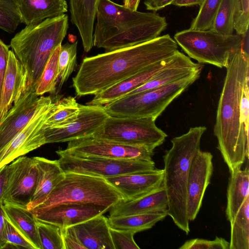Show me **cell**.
<instances>
[{"mask_svg": "<svg viewBox=\"0 0 249 249\" xmlns=\"http://www.w3.org/2000/svg\"><path fill=\"white\" fill-rule=\"evenodd\" d=\"M213 132L217 148L230 174L241 169L249 158V55L244 47L226 68Z\"/></svg>", "mask_w": 249, "mask_h": 249, "instance_id": "obj_1", "label": "cell"}, {"mask_svg": "<svg viewBox=\"0 0 249 249\" xmlns=\"http://www.w3.org/2000/svg\"><path fill=\"white\" fill-rule=\"evenodd\" d=\"M212 160L210 152L200 150L191 162L187 180V212L189 221L196 219L202 205L213 172Z\"/></svg>", "mask_w": 249, "mask_h": 249, "instance_id": "obj_16", "label": "cell"}, {"mask_svg": "<svg viewBox=\"0 0 249 249\" xmlns=\"http://www.w3.org/2000/svg\"><path fill=\"white\" fill-rule=\"evenodd\" d=\"M178 44L169 35L83 59L72 78L76 96L95 95L147 67L170 58Z\"/></svg>", "mask_w": 249, "mask_h": 249, "instance_id": "obj_2", "label": "cell"}, {"mask_svg": "<svg viewBox=\"0 0 249 249\" xmlns=\"http://www.w3.org/2000/svg\"><path fill=\"white\" fill-rule=\"evenodd\" d=\"M230 244L224 238L216 237L209 240L196 238L186 241L179 249H229Z\"/></svg>", "mask_w": 249, "mask_h": 249, "instance_id": "obj_40", "label": "cell"}, {"mask_svg": "<svg viewBox=\"0 0 249 249\" xmlns=\"http://www.w3.org/2000/svg\"><path fill=\"white\" fill-rule=\"evenodd\" d=\"M79 104L69 96L56 101L55 107L43 126V129L63 127L74 121L79 113Z\"/></svg>", "mask_w": 249, "mask_h": 249, "instance_id": "obj_31", "label": "cell"}, {"mask_svg": "<svg viewBox=\"0 0 249 249\" xmlns=\"http://www.w3.org/2000/svg\"><path fill=\"white\" fill-rule=\"evenodd\" d=\"M121 199L122 195L104 178L69 172L46 199L31 211L66 203H91L110 208Z\"/></svg>", "mask_w": 249, "mask_h": 249, "instance_id": "obj_7", "label": "cell"}, {"mask_svg": "<svg viewBox=\"0 0 249 249\" xmlns=\"http://www.w3.org/2000/svg\"><path fill=\"white\" fill-rule=\"evenodd\" d=\"M9 46L0 39V104L4 79L7 70Z\"/></svg>", "mask_w": 249, "mask_h": 249, "instance_id": "obj_42", "label": "cell"}, {"mask_svg": "<svg viewBox=\"0 0 249 249\" xmlns=\"http://www.w3.org/2000/svg\"><path fill=\"white\" fill-rule=\"evenodd\" d=\"M230 223L229 249H249V197Z\"/></svg>", "mask_w": 249, "mask_h": 249, "instance_id": "obj_30", "label": "cell"}, {"mask_svg": "<svg viewBox=\"0 0 249 249\" xmlns=\"http://www.w3.org/2000/svg\"><path fill=\"white\" fill-rule=\"evenodd\" d=\"M10 173V166H3L0 169V203H2L3 197L7 189Z\"/></svg>", "mask_w": 249, "mask_h": 249, "instance_id": "obj_44", "label": "cell"}, {"mask_svg": "<svg viewBox=\"0 0 249 249\" xmlns=\"http://www.w3.org/2000/svg\"><path fill=\"white\" fill-rule=\"evenodd\" d=\"M234 29L242 35L249 31V0H237Z\"/></svg>", "mask_w": 249, "mask_h": 249, "instance_id": "obj_41", "label": "cell"}, {"mask_svg": "<svg viewBox=\"0 0 249 249\" xmlns=\"http://www.w3.org/2000/svg\"><path fill=\"white\" fill-rule=\"evenodd\" d=\"M151 118H118L109 116L94 136L152 150L161 145L167 134Z\"/></svg>", "mask_w": 249, "mask_h": 249, "instance_id": "obj_9", "label": "cell"}, {"mask_svg": "<svg viewBox=\"0 0 249 249\" xmlns=\"http://www.w3.org/2000/svg\"><path fill=\"white\" fill-rule=\"evenodd\" d=\"M36 226L42 249H64L60 228L38 219Z\"/></svg>", "mask_w": 249, "mask_h": 249, "instance_id": "obj_35", "label": "cell"}, {"mask_svg": "<svg viewBox=\"0 0 249 249\" xmlns=\"http://www.w3.org/2000/svg\"><path fill=\"white\" fill-rule=\"evenodd\" d=\"M202 68L173 83L124 96L104 105L105 109L110 116L156 120L174 99L199 78Z\"/></svg>", "mask_w": 249, "mask_h": 249, "instance_id": "obj_6", "label": "cell"}, {"mask_svg": "<svg viewBox=\"0 0 249 249\" xmlns=\"http://www.w3.org/2000/svg\"><path fill=\"white\" fill-rule=\"evenodd\" d=\"M8 219L33 244L36 249H42L38 234L36 221L33 213L22 207L4 203Z\"/></svg>", "mask_w": 249, "mask_h": 249, "instance_id": "obj_28", "label": "cell"}, {"mask_svg": "<svg viewBox=\"0 0 249 249\" xmlns=\"http://www.w3.org/2000/svg\"><path fill=\"white\" fill-rule=\"evenodd\" d=\"M168 203L166 191L161 185L138 198L119 200L110 208L109 217L166 212Z\"/></svg>", "mask_w": 249, "mask_h": 249, "instance_id": "obj_21", "label": "cell"}, {"mask_svg": "<svg viewBox=\"0 0 249 249\" xmlns=\"http://www.w3.org/2000/svg\"><path fill=\"white\" fill-rule=\"evenodd\" d=\"M7 215L2 203H0V249L5 244L3 239V233L5 229Z\"/></svg>", "mask_w": 249, "mask_h": 249, "instance_id": "obj_46", "label": "cell"}, {"mask_svg": "<svg viewBox=\"0 0 249 249\" xmlns=\"http://www.w3.org/2000/svg\"><path fill=\"white\" fill-rule=\"evenodd\" d=\"M109 209V207L91 203H66L32 212L37 219L63 229L103 214Z\"/></svg>", "mask_w": 249, "mask_h": 249, "instance_id": "obj_17", "label": "cell"}, {"mask_svg": "<svg viewBox=\"0 0 249 249\" xmlns=\"http://www.w3.org/2000/svg\"><path fill=\"white\" fill-rule=\"evenodd\" d=\"M249 197V170L238 169L231 174L227 187L226 215L231 222L246 199Z\"/></svg>", "mask_w": 249, "mask_h": 249, "instance_id": "obj_27", "label": "cell"}, {"mask_svg": "<svg viewBox=\"0 0 249 249\" xmlns=\"http://www.w3.org/2000/svg\"><path fill=\"white\" fill-rule=\"evenodd\" d=\"M79 108L77 118L67 126L43 129L46 144L93 136L101 129L109 116L104 106L79 104Z\"/></svg>", "mask_w": 249, "mask_h": 249, "instance_id": "obj_13", "label": "cell"}, {"mask_svg": "<svg viewBox=\"0 0 249 249\" xmlns=\"http://www.w3.org/2000/svg\"><path fill=\"white\" fill-rule=\"evenodd\" d=\"M202 68L201 63L194 62L189 57L177 50L166 65L148 81L126 95L173 83Z\"/></svg>", "mask_w": 249, "mask_h": 249, "instance_id": "obj_19", "label": "cell"}, {"mask_svg": "<svg viewBox=\"0 0 249 249\" xmlns=\"http://www.w3.org/2000/svg\"><path fill=\"white\" fill-rule=\"evenodd\" d=\"M56 103L50 96H40L39 105L31 120L0 151V169L46 144L42 127L53 111Z\"/></svg>", "mask_w": 249, "mask_h": 249, "instance_id": "obj_11", "label": "cell"}, {"mask_svg": "<svg viewBox=\"0 0 249 249\" xmlns=\"http://www.w3.org/2000/svg\"><path fill=\"white\" fill-rule=\"evenodd\" d=\"M63 153L81 157L152 160L154 150L144 146L129 145L94 136L68 142Z\"/></svg>", "mask_w": 249, "mask_h": 249, "instance_id": "obj_12", "label": "cell"}, {"mask_svg": "<svg viewBox=\"0 0 249 249\" xmlns=\"http://www.w3.org/2000/svg\"><path fill=\"white\" fill-rule=\"evenodd\" d=\"M175 0H144V4L147 10L157 11L172 4Z\"/></svg>", "mask_w": 249, "mask_h": 249, "instance_id": "obj_45", "label": "cell"}, {"mask_svg": "<svg viewBox=\"0 0 249 249\" xmlns=\"http://www.w3.org/2000/svg\"><path fill=\"white\" fill-rule=\"evenodd\" d=\"M221 0H204L198 12L191 23L190 29L210 30L213 26Z\"/></svg>", "mask_w": 249, "mask_h": 249, "instance_id": "obj_36", "label": "cell"}, {"mask_svg": "<svg viewBox=\"0 0 249 249\" xmlns=\"http://www.w3.org/2000/svg\"><path fill=\"white\" fill-rule=\"evenodd\" d=\"M170 58L155 63L94 95L93 98L86 104L104 106L125 96L148 81L166 65Z\"/></svg>", "mask_w": 249, "mask_h": 249, "instance_id": "obj_22", "label": "cell"}, {"mask_svg": "<svg viewBox=\"0 0 249 249\" xmlns=\"http://www.w3.org/2000/svg\"><path fill=\"white\" fill-rule=\"evenodd\" d=\"M36 90V87L27 86L0 122V151L22 130L36 111L40 97Z\"/></svg>", "mask_w": 249, "mask_h": 249, "instance_id": "obj_15", "label": "cell"}, {"mask_svg": "<svg viewBox=\"0 0 249 249\" xmlns=\"http://www.w3.org/2000/svg\"><path fill=\"white\" fill-rule=\"evenodd\" d=\"M21 23L17 0H0V29L12 33Z\"/></svg>", "mask_w": 249, "mask_h": 249, "instance_id": "obj_37", "label": "cell"}, {"mask_svg": "<svg viewBox=\"0 0 249 249\" xmlns=\"http://www.w3.org/2000/svg\"><path fill=\"white\" fill-rule=\"evenodd\" d=\"M57 161L65 173L73 172L106 178L126 174L151 171L153 160L114 159L103 157H81L56 151Z\"/></svg>", "mask_w": 249, "mask_h": 249, "instance_id": "obj_10", "label": "cell"}, {"mask_svg": "<svg viewBox=\"0 0 249 249\" xmlns=\"http://www.w3.org/2000/svg\"><path fill=\"white\" fill-rule=\"evenodd\" d=\"M68 19L63 14L26 25L11 39L10 46L26 70L27 86L36 88L49 59L67 34Z\"/></svg>", "mask_w": 249, "mask_h": 249, "instance_id": "obj_5", "label": "cell"}, {"mask_svg": "<svg viewBox=\"0 0 249 249\" xmlns=\"http://www.w3.org/2000/svg\"><path fill=\"white\" fill-rule=\"evenodd\" d=\"M9 166V177L2 203L27 208L38 180L35 157H19Z\"/></svg>", "mask_w": 249, "mask_h": 249, "instance_id": "obj_14", "label": "cell"}, {"mask_svg": "<svg viewBox=\"0 0 249 249\" xmlns=\"http://www.w3.org/2000/svg\"><path fill=\"white\" fill-rule=\"evenodd\" d=\"M5 243L14 244L19 249H36L33 244L7 218L3 233Z\"/></svg>", "mask_w": 249, "mask_h": 249, "instance_id": "obj_38", "label": "cell"}, {"mask_svg": "<svg viewBox=\"0 0 249 249\" xmlns=\"http://www.w3.org/2000/svg\"><path fill=\"white\" fill-rule=\"evenodd\" d=\"M77 46V41L61 45L58 58L59 88L68 80L76 66Z\"/></svg>", "mask_w": 249, "mask_h": 249, "instance_id": "obj_34", "label": "cell"}, {"mask_svg": "<svg viewBox=\"0 0 249 249\" xmlns=\"http://www.w3.org/2000/svg\"><path fill=\"white\" fill-rule=\"evenodd\" d=\"M140 0H124V6L132 11H137Z\"/></svg>", "mask_w": 249, "mask_h": 249, "instance_id": "obj_48", "label": "cell"}, {"mask_svg": "<svg viewBox=\"0 0 249 249\" xmlns=\"http://www.w3.org/2000/svg\"><path fill=\"white\" fill-rule=\"evenodd\" d=\"M21 23L36 24L67 12L66 0H17Z\"/></svg>", "mask_w": 249, "mask_h": 249, "instance_id": "obj_26", "label": "cell"}, {"mask_svg": "<svg viewBox=\"0 0 249 249\" xmlns=\"http://www.w3.org/2000/svg\"><path fill=\"white\" fill-rule=\"evenodd\" d=\"M69 41L71 42V43L76 42V36H74L73 35L69 34Z\"/></svg>", "mask_w": 249, "mask_h": 249, "instance_id": "obj_49", "label": "cell"}, {"mask_svg": "<svg viewBox=\"0 0 249 249\" xmlns=\"http://www.w3.org/2000/svg\"><path fill=\"white\" fill-rule=\"evenodd\" d=\"M71 227L85 249H114L107 218L103 214Z\"/></svg>", "mask_w": 249, "mask_h": 249, "instance_id": "obj_23", "label": "cell"}, {"mask_svg": "<svg viewBox=\"0 0 249 249\" xmlns=\"http://www.w3.org/2000/svg\"><path fill=\"white\" fill-rule=\"evenodd\" d=\"M61 45L53 53L49 59L37 83L36 93L38 96L45 93H54L59 77L58 58Z\"/></svg>", "mask_w": 249, "mask_h": 249, "instance_id": "obj_33", "label": "cell"}, {"mask_svg": "<svg viewBox=\"0 0 249 249\" xmlns=\"http://www.w3.org/2000/svg\"><path fill=\"white\" fill-rule=\"evenodd\" d=\"M174 38L190 57L220 68H227L242 45V35L225 36L210 30L189 28L177 32Z\"/></svg>", "mask_w": 249, "mask_h": 249, "instance_id": "obj_8", "label": "cell"}, {"mask_svg": "<svg viewBox=\"0 0 249 249\" xmlns=\"http://www.w3.org/2000/svg\"><path fill=\"white\" fill-rule=\"evenodd\" d=\"M204 0H175L172 4L178 6L200 5Z\"/></svg>", "mask_w": 249, "mask_h": 249, "instance_id": "obj_47", "label": "cell"}, {"mask_svg": "<svg viewBox=\"0 0 249 249\" xmlns=\"http://www.w3.org/2000/svg\"><path fill=\"white\" fill-rule=\"evenodd\" d=\"M163 169L121 175L105 179L122 196L123 200L138 198L162 185Z\"/></svg>", "mask_w": 249, "mask_h": 249, "instance_id": "obj_18", "label": "cell"}, {"mask_svg": "<svg viewBox=\"0 0 249 249\" xmlns=\"http://www.w3.org/2000/svg\"><path fill=\"white\" fill-rule=\"evenodd\" d=\"M35 158L38 176L36 190L27 207L30 210L43 202L65 176L57 160L39 157Z\"/></svg>", "mask_w": 249, "mask_h": 249, "instance_id": "obj_24", "label": "cell"}, {"mask_svg": "<svg viewBox=\"0 0 249 249\" xmlns=\"http://www.w3.org/2000/svg\"><path fill=\"white\" fill-rule=\"evenodd\" d=\"M64 249H85L79 242L72 227L61 229Z\"/></svg>", "mask_w": 249, "mask_h": 249, "instance_id": "obj_43", "label": "cell"}, {"mask_svg": "<svg viewBox=\"0 0 249 249\" xmlns=\"http://www.w3.org/2000/svg\"><path fill=\"white\" fill-rule=\"evenodd\" d=\"M205 126L191 127L171 140L172 147L163 156L164 168L162 186L167 198V215L180 230L188 234L189 220L187 212V180L191 162L200 150Z\"/></svg>", "mask_w": 249, "mask_h": 249, "instance_id": "obj_4", "label": "cell"}, {"mask_svg": "<svg viewBox=\"0 0 249 249\" xmlns=\"http://www.w3.org/2000/svg\"><path fill=\"white\" fill-rule=\"evenodd\" d=\"M109 232L114 249H140L134 239V232L109 228Z\"/></svg>", "mask_w": 249, "mask_h": 249, "instance_id": "obj_39", "label": "cell"}, {"mask_svg": "<svg viewBox=\"0 0 249 249\" xmlns=\"http://www.w3.org/2000/svg\"><path fill=\"white\" fill-rule=\"evenodd\" d=\"M167 215V213L164 212L109 217L107 222L109 228L130 231L136 233L152 228Z\"/></svg>", "mask_w": 249, "mask_h": 249, "instance_id": "obj_29", "label": "cell"}, {"mask_svg": "<svg viewBox=\"0 0 249 249\" xmlns=\"http://www.w3.org/2000/svg\"><path fill=\"white\" fill-rule=\"evenodd\" d=\"M99 1L70 0L71 21L78 30L86 52L93 46V27Z\"/></svg>", "mask_w": 249, "mask_h": 249, "instance_id": "obj_25", "label": "cell"}, {"mask_svg": "<svg viewBox=\"0 0 249 249\" xmlns=\"http://www.w3.org/2000/svg\"><path fill=\"white\" fill-rule=\"evenodd\" d=\"M237 1L221 0L210 30L225 36L233 34Z\"/></svg>", "mask_w": 249, "mask_h": 249, "instance_id": "obj_32", "label": "cell"}, {"mask_svg": "<svg viewBox=\"0 0 249 249\" xmlns=\"http://www.w3.org/2000/svg\"><path fill=\"white\" fill-rule=\"evenodd\" d=\"M96 18L93 46L106 52L153 39L167 26L165 18L156 13L132 11L111 0H100Z\"/></svg>", "mask_w": 249, "mask_h": 249, "instance_id": "obj_3", "label": "cell"}, {"mask_svg": "<svg viewBox=\"0 0 249 249\" xmlns=\"http://www.w3.org/2000/svg\"><path fill=\"white\" fill-rule=\"evenodd\" d=\"M27 73L14 52L9 51L0 104V122L26 89Z\"/></svg>", "mask_w": 249, "mask_h": 249, "instance_id": "obj_20", "label": "cell"}]
</instances>
